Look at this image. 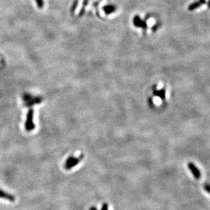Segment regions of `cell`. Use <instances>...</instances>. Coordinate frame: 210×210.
Wrapping results in <instances>:
<instances>
[{
	"label": "cell",
	"instance_id": "277c9868",
	"mask_svg": "<svg viewBox=\"0 0 210 210\" xmlns=\"http://www.w3.org/2000/svg\"><path fill=\"white\" fill-rule=\"evenodd\" d=\"M0 199H6V200H8L11 202H14L15 201V196L8 193V192H5L4 190H1V189H0Z\"/></svg>",
	"mask_w": 210,
	"mask_h": 210
},
{
	"label": "cell",
	"instance_id": "5b68a950",
	"mask_svg": "<svg viewBox=\"0 0 210 210\" xmlns=\"http://www.w3.org/2000/svg\"><path fill=\"white\" fill-rule=\"evenodd\" d=\"M206 3V0H198L196 1L188 6V10L192 11V10H194L195 9L199 8L201 5H203Z\"/></svg>",
	"mask_w": 210,
	"mask_h": 210
},
{
	"label": "cell",
	"instance_id": "9c48e42d",
	"mask_svg": "<svg viewBox=\"0 0 210 210\" xmlns=\"http://www.w3.org/2000/svg\"><path fill=\"white\" fill-rule=\"evenodd\" d=\"M101 210H108V204L107 203H103L102 208H101Z\"/></svg>",
	"mask_w": 210,
	"mask_h": 210
},
{
	"label": "cell",
	"instance_id": "8992f818",
	"mask_svg": "<svg viewBox=\"0 0 210 210\" xmlns=\"http://www.w3.org/2000/svg\"><path fill=\"white\" fill-rule=\"evenodd\" d=\"M153 94H154V96H156L160 97L162 100L165 99L166 92H165V89H162L160 90H155L154 92H153Z\"/></svg>",
	"mask_w": 210,
	"mask_h": 210
},
{
	"label": "cell",
	"instance_id": "7c38bea8",
	"mask_svg": "<svg viewBox=\"0 0 210 210\" xmlns=\"http://www.w3.org/2000/svg\"><path fill=\"white\" fill-rule=\"evenodd\" d=\"M2 57V55H0V59H1Z\"/></svg>",
	"mask_w": 210,
	"mask_h": 210
},
{
	"label": "cell",
	"instance_id": "8fae6325",
	"mask_svg": "<svg viewBox=\"0 0 210 210\" xmlns=\"http://www.w3.org/2000/svg\"><path fill=\"white\" fill-rule=\"evenodd\" d=\"M208 8L210 9V0H209L208 2Z\"/></svg>",
	"mask_w": 210,
	"mask_h": 210
},
{
	"label": "cell",
	"instance_id": "6da1fadb",
	"mask_svg": "<svg viewBox=\"0 0 210 210\" xmlns=\"http://www.w3.org/2000/svg\"><path fill=\"white\" fill-rule=\"evenodd\" d=\"M82 156L80 158H74L73 156H71L66 161L65 163V169L69 170L72 169L74 167H75L76 164H79L80 159H81Z\"/></svg>",
	"mask_w": 210,
	"mask_h": 210
},
{
	"label": "cell",
	"instance_id": "ba28073f",
	"mask_svg": "<svg viewBox=\"0 0 210 210\" xmlns=\"http://www.w3.org/2000/svg\"><path fill=\"white\" fill-rule=\"evenodd\" d=\"M36 4L39 8H43L44 6V1L43 0H36Z\"/></svg>",
	"mask_w": 210,
	"mask_h": 210
},
{
	"label": "cell",
	"instance_id": "52a82bcc",
	"mask_svg": "<svg viewBox=\"0 0 210 210\" xmlns=\"http://www.w3.org/2000/svg\"><path fill=\"white\" fill-rule=\"evenodd\" d=\"M103 10H104L105 14H107V15H110V14L113 13L115 11L116 8H115L114 6L108 5V6H105L104 7Z\"/></svg>",
	"mask_w": 210,
	"mask_h": 210
},
{
	"label": "cell",
	"instance_id": "30bf717a",
	"mask_svg": "<svg viewBox=\"0 0 210 210\" xmlns=\"http://www.w3.org/2000/svg\"><path fill=\"white\" fill-rule=\"evenodd\" d=\"M89 210H98V209L96 207H94V206H93V207H91L90 208Z\"/></svg>",
	"mask_w": 210,
	"mask_h": 210
},
{
	"label": "cell",
	"instance_id": "3957f363",
	"mask_svg": "<svg viewBox=\"0 0 210 210\" xmlns=\"http://www.w3.org/2000/svg\"><path fill=\"white\" fill-rule=\"evenodd\" d=\"M188 166L189 169L190 170L192 174L194 175V176L196 179H199V178L201 177V172L198 168L196 167L192 162H189Z\"/></svg>",
	"mask_w": 210,
	"mask_h": 210
},
{
	"label": "cell",
	"instance_id": "7a4b0ae2",
	"mask_svg": "<svg viewBox=\"0 0 210 210\" xmlns=\"http://www.w3.org/2000/svg\"><path fill=\"white\" fill-rule=\"evenodd\" d=\"M133 23L135 27H141L143 29H146L148 27L146 22L141 19V17L139 16H135L133 19Z\"/></svg>",
	"mask_w": 210,
	"mask_h": 210
}]
</instances>
